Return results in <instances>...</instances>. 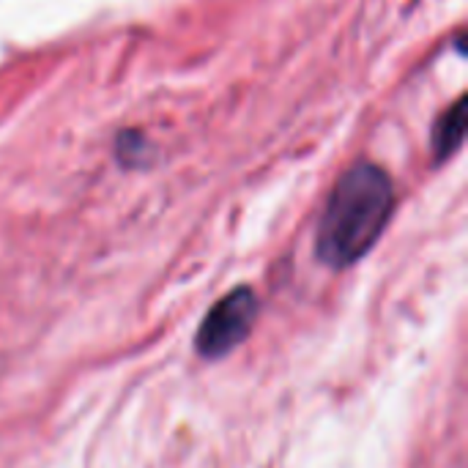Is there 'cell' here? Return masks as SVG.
I'll return each instance as SVG.
<instances>
[{
	"label": "cell",
	"mask_w": 468,
	"mask_h": 468,
	"mask_svg": "<svg viewBox=\"0 0 468 468\" xmlns=\"http://www.w3.org/2000/svg\"><path fill=\"white\" fill-rule=\"evenodd\" d=\"M392 208L395 186L387 170L373 162L354 165L326 203L315 241L318 258L332 269L356 263L381 239Z\"/></svg>",
	"instance_id": "6da1fadb"
},
{
	"label": "cell",
	"mask_w": 468,
	"mask_h": 468,
	"mask_svg": "<svg viewBox=\"0 0 468 468\" xmlns=\"http://www.w3.org/2000/svg\"><path fill=\"white\" fill-rule=\"evenodd\" d=\"M258 315V299L250 288H239L219 299L197 329L195 348L203 359H219L244 343Z\"/></svg>",
	"instance_id": "7a4b0ae2"
},
{
	"label": "cell",
	"mask_w": 468,
	"mask_h": 468,
	"mask_svg": "<svg viewBox=\"0 0 468 468\" xmlns=\"http://www.w3.org/2000/svg\"><path fill=\"white\" fill-rule=\"evenodd\" d=\"M463 118H466V110H463V101H455L436 123V132H433V145H436V156L444 159V156H452L455 148L461 145L463 140Z\"/></svg>",
	"instance_id": "3957f363"
}]
</instances>
